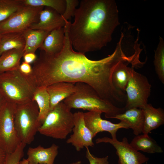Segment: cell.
Instances as JSON below:
<instances>
[{
  "instance_id": "cell-1",
  "label": "cell",
  "mask_w": 164,
  "mask_h": 164,
  "mask_svg": "<svg viewBox=\"0 0 164 164\" xmlns=\"http://www.w3.org/2000/svg\"><path fill=\"white\" fill-rule=\"evenodd\" d=\"M70 22H66L64 27V44L60 52L48 54L41 50L32 67L33 82L36 87L60 82H83L92 87L102 98L113 103L119 101L122 93L113 86L111 76L116 66L123 61L122 55L114 50L107 57L93 60L74 51L69 36Z\"/></svg>"
},
{
  "instance_id": "cell-2",
  "label": "cell",
  "mask_w": 164,
  "mask_h": 164,
  "mask_svg": "<svg viewBox=\"0 0 164 164\" xmlns=\"http://www.w3.org/2000/svg\"><path fill=\"white\" fill-rule=\"evenodd\" d=\"M68 28L73 47L84 54L99 50L112 39L120 24L119 11L114 0H82Z\"/></svg>"
},
{
  "instance_id": "cell-3",
  "label": "cell",
  "mask_w": 164,
  "mask_h": 164,
  "mask_svg": "<svg viewBox=\"0 0 164 164\" xmlns=\"http://www.w3.org/2000/svg\"><path fill=\"white\" fill-rule=\"evenodd\" d=\"M76 91L63 101L70 109L97 111L105 114L106 118H113L116 115L124 112V108L117 107L112 102L101 98L91 86L83 82L75 84Z\"/></svg>"
},
{
  "instance_id": "cell-4",
  "label": "cell",
  "mask_w": 164,
  "mask_h": 164,
  "mask_svg": "<svg viewBox=\"0 0 164 164\" xmlns=\"http://www.w3.org/2000/svg\"><path fill=\"white\" fill-rule=\"evenodd\" d=\"M36 87L19 69L0 73V92L6 101L19 104L32 100Z\"/></svg>"
},
{
  "instance_id": "cell-5",
  "label": "cell",
  "mask_w": 164,
  "mask_h": 164,
  "mask_svg": "<svg viewBox=\"0 0 164 164\" xmlns=\"http://www.w3.org/2000/svg\"><path fill=\"white\" fill-rule=\"evenodd\" d=\"M73 126V114L62 101L50 111L38 132L46 136L63 139L72 132Z\"/></svg>"
},
{
  "instance_id": "cell-6",
  "label": "cell",
  "mask_w": 164,
  "mask_h": 164,
  "mask_svg": "<svg viewBox=\"0 0 164 164\" xmlns=\"http://www.w3.org/2000/svg\"><path fill=\"white\" fill-rule=\"evenodd\" d=\"M39 116V108L34 101L16 104L14 122L21 142L26 145L33 141L42 124Z\"/></svg>"
},
{
  "instance_id": "cell-7",
  "label": "cell",
  "mask_w": 164,
  "mask_h": 164,
  "mask_svg": "<svg viewBox=\"0 0 164 164\" xmlns=\"http://www.w3.org/2000/svg\"><path fill=\"white\" fill-rule=\"evenodd\" d=\"M151 87L146 77L132 67L125 90V110L134 108L143 109L148 104Z\"/></svg>"
},
{
  "instance_id": "cell-8",
  "label": "cell",
  "mask_w": 164,
  "mask_h": 164,
  "mask_svg": "<svg viewBox=\"0 0 164 164\" xmlns=\"http://www.w3.org/2000/svg\"><path fill=\"white\" fill-rule=\"evenodd\" d=\"M16 104L6 101L0 109V145L7 154L21 142L14 122Z\"/></svg>"
},
{
  "instance_id": "cell-9",
  "label": "cell",
  "mask_w": 164,
  "mask_h": 164,
  "mask_svg": "<svg viewBox=\"0 0 164 164\" xmlns=\"http://www.w3.org/2000/svg\"><path fill=\"white\" fill-rule=\"evenodd\" d=\"M44 8L24 5L0 23L1 35L10 32H22L38 21L39 13Z\"/></svg>"
},
{
  "instance_id": "cell-10",
  "label": "cell",
  "mask_w": 164,
  "mask_h": 164,
  "mask_svg": "<svg viewBox=\"0 0 164 164\" xmlns=\"http://www.w3.org/2000/svg\"><path fill=\"white\" fill-rule=\"evenodd\" d=\"M95 142L96 144L104 142L112 145L116 150L118 164H142L149 159L145 155L134 149L125 137L119 141L117 139L104 137L96 139Z\"/></svg>"
},
{
  "instance_id": "cell-11",
  "label": "cell",
  "mask_w": 164,
  "mask_h": 164,
  "mask_svg": "<svg viewBox=\"0 0 164 164\" xmlns=\"http://www.w3.org/2000/svg\"><path fill=\"white\" fill-rule=\"evenodd\" d=\"M102 113L97 111H90L84 113V118L86 125L92 133L93 138L99 132H107L111 135L112 138H117L118 130L124 128H129L125 123L120 121L118 123H114L104 120L101 117Z\"/></svg>"
},
{
  "instance_id": "cell-12",
  "label": "cell",
  "mask_w": 164,
  "mask_h": 164,
  "mask_svg": "<svg viewBox=\"0 0 164 164\" xmlns=\"http://www.w3.org/2000/svg\"><path fill=\"white\" fill-rule=\"evenodd\" d=\"M73 114L74 126L73 134L67 140V144H71L77 151H80L84 147H93L94 138L92 134L85 125L84 113L78 111Z\"/></svg>"
},
{
  "instance_id": "cell-13",
  "label": "cell",
  "mask_w": 164,
  "mask_h": 164,
  "mask_svg": "<svg viewBox=\"0 0 164 164\" xmlns=\"http://www.w3.org/2000/svg\"><path fill=\"white\" fill-rule=\"evenodd\" d=\"M66 21L61 15L56 10L48 7H44L40 12L38 21L32 24L29 29L50 32L63 27Z\"/></svg>"
},
{
  "instance_id": "cell-14",
  "label": "cell",
  "mask_w": 164,
  "mask_h": 164,
  "mask_svg": "<svg viewBox=\"0 0 164 164\" xmlns=\"http://www.w3.org/2000/svg\"><path fill=\"white\" fill-rule=\"evenodd\" d=\"M58 146L53 144L49 147L45 148L39 145L28 149L26 159L29 164H53L58 154Z\"/></svg>"
},
{
  "instance_id": "cell-15",
  "label": "cell",
  "mask_w": 164,
  "mask_h": 164,
  "mask_svg": "<svg viewBox=\"0 0 164 164\" xmlns=\"http://www.w3.org/2000/svg\"><path fill=\"white\" fill-rule=\"evenodd\" d=\"M50 99V111L57 104L73 94L76 91L75 84L60 82L46 87Z\"/></svg>"
},
{
  "instance_id": "cell-16",
  "label": "cell",
  "mask_w": 164,
  "mask_h": 164,
  "mask_svg": "<svg viewBox=\"0 0 164 164\" xmlns=\"http://www.w3.org/2000/svg\"><path fill=\"white\" fill-rule=\"evenodd\" d=\"M113 118L124 122L132 129L133 134L137 136L142 133L144 122L142 109L132 108L126 110L122 113L117 114Z\"/></svg>"
},
{
  "instance_id": "cell-17",
  "label": "cell",
  "mask_w": 164,
  "mask_h": 164,
  "mask_svg": "<svg viewBox=\"0 0 164 164\" xmlns=\"http://www.w3.org/2000/svg\"><path fill=\"white\" fill-rule=\"evenodd\" d=\"M144 117L142 133L148 134L164 124V111L161 108H155L151 104H148L142 109Z\"/></svg>"
},
{
  "instance_id": "cell-18",
  "label": "cell",
  "mask_w": 164,
  "mask_h": 164,
  "mask_svg": "<svg viewBox=\"0 0 164 164\" xmlns=\"http://www.w3.org/2000/svg\"><path fill=\"white\" fill-rule=\"evenodd\" d=\"M135 66L128 61L120 62L114 68L111 76V81L115 88L125 93V90L130 78L132 69Z\"/></svg>"
},
{
  "instance_id": "cell-19",
  "label": "cell",
  "mask_w": 164,
  "mask_h": 164,
  "mask_svg": "<svg viewBox=\"0 0 164 164\" xmlns=\"http://www.w3.org/2000/svg\"><path fill=\"white\" fill-rule=\"evenodd\" d=\"M64 39V27L53 30L49 32L39 49L48 54L58 53L63 47Z\"/></svg>"
},
{
  "instance_id": "cell-20",
  "label": "cell",
  "mask_w": 164,
  "mask_h": 164,
  "mask_svg": "<svg viewBox=\"0 0 164 164\" xmlns=\"http://www.w3.org/2000/svg\"><path fill=\"white\" fill-rule=\"evenodd\" d=\"M48 33L46 31L30 29L22 32L25 41L24 54L30 53H35L37 49L41 46Z\"/></svg>"
},
{
  "instance_id": "cell-21",
  "label": "cell",
  "mask_w": 164,
  "mask_h": 164,
  "mask_svg": "<svg viewBox=\"0 0 164 164\" xmlns=\"http://www.w3.org/2000/svg\"><path fill=\"white\" fill-rule=\"evenodd\" d=\"M24 54L23 49H13L2 53L0 56V73L18 69Z\"/></svg>"
},
{
  "instance_id": "cell-22",
  "label": "cell",
  "mask_w": 164,
  "mask_h": 164,
  "mask_svg": "<svg viewBox=\"0 0 164 164\" xmlns=\"http://www.w3.org/2000/svg\"><path fill=\"white\" fill-rule=\"evenodd\" d=\"M129 144L137 151L140 150L150 154L163 152L162 148L148 134H143L136 136Z\"/></svg>"
},
{
  "instance_id": "cell-23",
  "label": "cell",
  "mask_w": 164,
  "mask_h": 164,
  "mask_svg": "<svg viewBox=\"0 0 164 164\" xmlns=\"http://www.w3.org/2000/svg\"><path fill=\"white\" fill-rule=\"evenodd\" d=\"M25 41L21 32H10L2 35L0 37V56L3 53L13 49H23Z\"/></svg>"
},
{
  "instance_id": "cell-24",
  "label": "cell",
  "mask_w": 164,
  "mask_h": 164,
  "mask_svg": "<svg viewBox=\"0 0 164 164\" xmlns=\"http://www.w3.org/2000/svg\"><path fill=\"white\" fill-rule=\"evenodd\" d=\"M32 100L36 103L39 109V118L42 123L50 111V99L46 87H37Z\"/></svg>"
},
{
  "instance_id": "cell-25",
  "label": "cell",
  "mask_w": 164,
  "mask_h": 164,
  "mask_svg": "<svg viewBox=\"0 0 164 164\" xmlns=\"http://www.w3.org/2000/svg\"><path fill=\"white\" fill-rule=\"evenodd\" d=\"M153 63L155 72L159 79L164 84V41L161 36H159L157 47L155 50Z\"/></svg>"
},
{
  "instance_id": "cell-26",
  "label": "cell",
  "mask_w": 164,
  "mask_h": 164,
  "mask_svg": "<svg viewBox=\"0 0 164 164\" xmlns=\"http://www.w3.org/2000/svg\"><path fill=\"white\" fill-rule=\"evenodd\" d=\"M25 5L34 7H48L62 15L66 7L65 0H22Z\"/></svg>"
},
{
  "instance_id": "cell-27",
  "label": "cell",
  "mask_w": 164,
  "mask_h": 164,
  "mask_svg": "<svg viewBox=\"0 0 164 164\" xmlns=\"http://www.w3.org/2000/svg\"><path fill=\"white\" fill-rule=\"evenodd\" d=\"M24 5L22 0H0V23Z\"/></svg>"
},
{
  "instance_id": "cell-28",
  "label": "cell",
  "mask_w": 164,
  "mask_h": 164,
  "mask_svg": "<svg viewBox=\"0 0 164 164\" xmlns=\"http://www.w3.org/2000/svg\"><path fill=\"white\" fill-rule=\"evenodd\" d=\"M26 145L21 142L13 152L7 154L5 164H19L23 156L24 149Z\"/></svg>"
},
{
  "instance_id": "cell-29",
  "label": "cell",
  "mask_w": 164,
  "mask_h": 164,
  "mask_svg": "<svg viewBox=\"0 0 164 164\" xmlns=\"http://www.w3.org/2000/svg\"><path fill=\"white\" fill-rule=\"evenodd\" d=\"M66 4L64 11L61 15L64 20L69 21L72 17H74L77 7L79 4L78 0H65Z\"/></svg>"
},
{
  "instance_id": "cell-30",
  "label": "cell",
  "mask_w": 164,
  "mask_h": 164,
  "mask_svg": "<svg viewBox=\"0 0 164 164\" xmlns=\"http://www.w3.org/2000/svg\"><path fill=\"white\" fill-rule=\"evenodd\" d=\"M86 148V156L89 162V164H109L108 156L103 157H96L91 153L88 147Z\"/></svg>"
},
{
  "instance_id": "cell-31",
  "label": "cell",
  "mask_w": 164,
  "mask_h": 164,
  "mask_svg": "<svg viewBox=\"0 0 164 164\" xmlns=\"http://www.w3.org/2000/svg\"><path fill=\"white\" fill-rule=\"evenodd\" d=\"M19 69L20 72L24 75L31 77L32 73V67L30 64L23 62L20 64Z\"/></svg>"
},
{
  "instance_id": "cell-32",
  "label": "cell",
  "mask_w": 164,
  "mask_h": 164,
  "mask_svg": "<svg viewBox=\"0 0 164 164\" xmlns=\"http://www.w3.org/2000/svg\"><path fill=\"white\" fill-rule=\"evenodd\" d=\"M23 57L24 62L30 64L33 63L37 59L35 53H32L25 54Z\"/></svg>"
},
{
  "instance_id": "cell-33",
  "label": "cell",
  "mask_w": 164,
  "mask_h": 164,
  "mask_svg": "<svg viewBox=\"0 0 164 164\" xmlns=\"http://www.w3.org/2000/svg\"><path fill=\"white\" fill-rule=\"evenodd\" d=\"M7 154L0 145V164H5Z\"/></svg>"
},
{
  "instance_id": "cell-34",
  "label": "cell",
  "mask_w": 164,
  "mask_h": 164,
  "mask_svg": "<svg viewBox=\"0 0 164 164\" xmlns=\"http://www.w3.org/2000/svg\"><path fill=\"white\" fill-rule=\"evenodd\" d=\"M121 36H122L124 37V38L126 39L127 40H128L131 43V44L132 45V46H133V45L134 44V43L131 39H130L129 38H128V37H127L126 36L124 35L123 34H121L120 37ZM134 53H136L137 54V57H138V59L136 62L135 63H133L134 64H135V65H136L138 63L139 61V54L135 52Z\"/></svg>"
},
{
  "instance_id": "cell-35",
  "label": "cell",
  "mask_w": 164,
  "mask_h": 164,
  "mask_svg": "<svg viewBox=\"0 0 164 164\" xmlns=\"http://www.w3.org/2000/svg\"><path fill=\"white\" fill-rule=\"evenodd\" d=\"M6 102V101L0 92V109Z\"/></svg>"
},
{
  "instance_id": "cell-36",
  "label": "cell",
  "mask_w": 164,
  "mask_h": 164,
  "mask_svg": "<svg viewBox=\"0 0 164 164\" xmlns=\"http://www.w3.org/2000/svg\"><path fill=\"white\" fill-rule=\"evenodd\" d=\"M19 164H29L28 162L26 159H23L21 160Z\"/></svg>"
},
{
  "instance_id": "cell-37",
  "label": "cell",
  "mask_w": 164,
  "mask_h": 164,
  "mask_svg": "<svg viewBox=\"0 0 164 164\" xmlns=\"http://www.w3.org/2000/svg\"><path fill=\"white\" fill-rule=\"evenodd\" d=\"M81 162L80 161H78L76 162L71 163L70 164H81Z\"/></svg>"
},
{
  "instance_id": "cell-38",
  "label": "cell",
  "mask_w": 164,
  "mask_h": 164,
  "mask_svg": "<svg viewBox=\"0 0 164 164\" xmlns=\"http://www.w3.org/2000/svg\"><path fill=\"white\" fill-rule=\"evenodd\" d=\"M121 34H123L124 35L126 36H127V37H128V38H129L130 39H131V40L132 41V42H133V43H134V44L135 43H134V42L129 37H128V36H127L126 35H125V34H124L123 33H121ZM130 48H131V47H130ZM136 53H137V52H136ZM137 53L139 54V56H140V55H139V54L138 53ZM139 62H140V60H139V61L138 63V64H137H137L139 63Z\"/></svg>"
},
{
  "instance_id": "cell-39",
  "label": "cell",
  "mask_w": 164,
  "mask_h": 164,
  "mask_svg": "<svg viewBox=\"0 0 164 164\" xmlns=\"http://www.w3.org/2000/svg\"><path fill=\"white\" fill-rule=\"evenodd\" d=\"M123 33L124 34H125V35H126L127 36H128V37H129L134 42V43H135V42L134 41V40H133L132 38H131L130 37H129V36H128L126 34H124V33ZM139 54V55H140V54H139ZM140 62H139V63L137 65H138V64L139 63H140Z\"/></svg>"
},
{
  "instance_id": "cell-40",
  "label": "cell",
  "mask_w": 164,
  "mask_h": 164,
  "mask_svg": "<svg viewBox=\"0 0 164 164\" xmlns=\"http://www.w3.org/2000/svg\"><path fill=\"white\" fill-rule=\"evenodd\" d=\"M120 37H123V38L124 39H126L127 40V41H128V42L131 44L132 46V44H131V43H130V42L128 40H127L125 38H124V37H122V36H121ZM132 46H131V47H132ZM135 53L136 54L137 56V60H136L135 62V63H135L136 62V61L137 60V59H138V57H137V54H136V53Z\"/></svg>"
},
{
  "instance_id": "cell-41",
  "label": "cell",
  "mask_w": 164,
  "mask_h": 164,
  "mask_svg": "<svg viewBox=\"0 0 164 164\" xmlns=\"http://www.w3.org/2000/svg\"><path fill=\"white\" fill-rule=\"evenodd\" d=\"M123 32H126V33H128V34H129V35H131L132 37H133V36H132L131 35H130V34H129V33H127V32H124V31H123ZM132 38H133V37H132ZM135 40L136 41V42H137V41L136 39ZM139 53H140V52H139ZM141 63H142V62ZM142 63H141L140 65Z\"/></svg>"
},
{
  "instance_id": "cell-42",
  "label": "cell",
  "mask_w": 164,
  "mask_h": 164,
  "mask_svg": "<svg viewBox=\"0 0 164 164\" xmlns=\"http://www.w3.org/2000/svg\"><path fill=\"white\" fill-rule=\"evenodd\" d=\"M1 35H1V33L0 32V38L1 37Z\"/></svg>"
},
{
  "instance_id": "cell-43",
  "label": "cell",
  "mask_w": 164,
  "mask_h": 164,
  "mask_svg": "<svg viewBox=\"0 0 164 164\" xmlns=\"http://www.w3.org/2000/svg\"><path fill=\"white\" fill-rule=\"evenodd\" d=\"M121 41H122V40H121ZM123 42H124V41H123ZM133 55H134V54H133ZM134 56H135V55H134Z\"/></svg>"
},
{
  "instance_id": "cell-44",
  "label": "cell",
  "mask_w": 164,
  "mask_h": 164,
  "mask_svg": "<svg viewBox=\"0 0 164 164\" xmlns=\"http://www.w3.org/2000/svg\"></svg>"
}]
</instances>
